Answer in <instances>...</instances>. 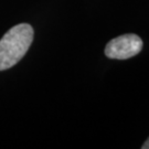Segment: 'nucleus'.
Instances as JSON below:
<instances>
[{
    "mask_svg": "<svg viewBox=\"0 0 149 149\" xmlns=\"http://www.w3.org/2000/svg\"><path fill=\"white\" fill-rule=\"evenodd\" d=\"M33 36V29L28 23L17 24L7 31L0 40V71L12 68L26 55Z\"/></svg>",
    "mask_w": 149,
    "mask_h": 149,
    "instance_id": "1",
    "label": "nucleus"
},
{
    "mask_svg": "<svg viewBox=\"0 0 149 149\" xmlns=\"http://www.w3.org/2000/svg\"><path fill=\"white\" fill-rule=\"evenodd\" d=\"M141 148H143V149H149V138L145 141L144 145L141 146Z\"/></svg>",
    "mask_w": 149,
    "mask_h": 149,
    "instance_id": "3",
    "label": "nucleus"
},
{
    "mask_svg": "<svg viewBox=\"0 0 149 149\" xmlns=\"http://www.w3.org/2000/svg\"><path fill=\"white\" fill-rule=\"evenodd\" d=\"M143 40L137 34H124L114 38L106 44L105 54L109 59H130L141 51Z\"/></svg>",
    "mask_w": 149,
    "mask_h": 149,
    "instance_id": "2",
    "label": "nucleus"
}]
</instances>
